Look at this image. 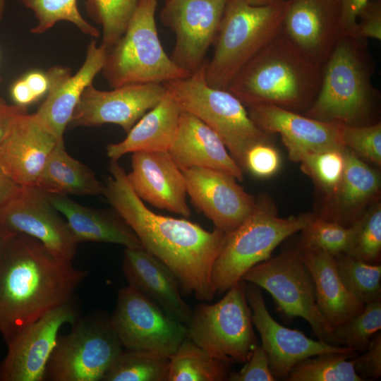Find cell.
<instances>
[{"mask_svg": "<svg viewBox=\"0 0 381 381\" xmlns=\"http://www.w3.org/2000/svg\"><path fill=\"white\" fill-rule=\"evenodd\" d=\"M111 176L103 195L134 231L143 248L176 276L181 294H194L210 301L215 295L212 270L227 234L215 228L207 231L186 219L158 214L144 204L132 189L118 160L111 159Z\"/></svg>", "mask_w": 381, "mask_h": 381, "instance_id": "obj_1", "label": "cell"}, {"mask_svg": "<svg viewBox=\"0 0 381 381\" xmlns=\"http://www.w3.org/2000/svg\"><path fill=\"white\" fill-rule=\"evenodd\" d=\"M87 274L54 256L35 238L16 234L0 258V334L6 344L73 298Z\"/></svg>", "mask_w": 381, "mask_h": 381, "instance_id": "obj_2", "label": "cell"}, {"mask_svg": "<svg viewBox=\"0 0 381 381\" xmlns=\"http://www.w3.org/2000/svg\"><path fill=\"white\" fill-rule=\"evenodd\" d=\"M322 75L323 68L281 30L238 72L227 90L246 107L271 104L306 111L319 92Z\"/></svg>", "mask_w": 381, "mask_h": 381, "instance_id": "obj_3", "label": "cell"}, {"mask_svg": "<svg viewBox=\"0 0 381 381\" xmlns=\"http://www.w3.org/2000/svg\"><path fill=\"white\" fill-rule=\"evenodd\" d=\"M375 70L367 41L341 35L323 67L319 92L304 115L351 126L376 123L373 115L380 92L372 83Z\"/></svg>", "mask_w": 381, "mask_h": 381, "instance_id": "obj_4", "label": "cell"}, {"mask_svg": "<svg viewBox=\"0 0 381 381\" xmlns=\"http://www.w3.org/2000/svg\"><path fill=\"white\" fill-rule=\"evenodd\" d=\"M284 3L255 6L227 0L214 42V55L205 65L210 86L227 90L245 65L282 30Z\"/></svg>", "mask_w": 381, "mask_h": 381, "instance_id": "obj_5", "label": "cell"}, {"mask_svg": "<svg viewBox=\"0 0 381 381\" xmlns=\"http://www.w3.org/2000/svg\"><path fill=\"white\" fill-rule=\"evenodd\" d=\"M205 65L186 78L163 85L182 110L195 115L220 137L243 171L247 150L257 143L270 142V134L254 123L235 95L207 83Z\"/></svg>", "mask_w": 381, "mask_h": 381, "instance_id": "obj_6", "label": "cell"}, {"mask_svg": "<svg viewBox=\"0 0 381 381\" xmlns=\"http://www.w3.org/2000/svg\"><path fill=\"white\" fill-rule=\"evenodd\" d=\"M306 223V214L279 217L271 199L265 194L260 195L247 219L227 234L212 270L215 294L226 292L250 268L270 258L275 248L301 231Z\"/></svg>", "mask_w": 381, "mask_h": 381, "instance_id": "obj_7", "label": "cell"}, {"mask_svg": "<svg viewBox=\"0 0 381 381\" xmlns=\"http://www.w3.org/2000/svg\"><path fill=\"white\" fill-rule=\"evenodd\" d=\"M157 6V0H138L125 32L108 52L102 73L111 87L164 83L190 75L168 56L161 44Z\"/></svg>", "mask_w": 381, "mask_h": 381, "instance_id": "obj_8", "label": "cell"}, {"mask_svg": "<svg viewBox=\"0 0 381 381\" xmlns=\"http://www.w3.org/2000/svg\"><path fill=\"white\" fill-rule=\"evenodd\" d=\"M241 280L266 290L287 318H303L319 340L341 346L318 308L311 274L297 245L255 265Z\"/></svg>", "mask_w": 381, "mask_h": 381, "instance_id": "obj_9", "label": "cell"}, {"mask_svg": "<svg viewBox=\"0 0 381 381\" xmlns=\"http://www.w3.org/2000/svg\"><path fill=\"white\" fill-rule=\"evenodd\" d=\"M226 292L218 302L195 308L186 325L187 337L226 363H245L258 343L245 282L239 281Z\"/></svg>", "mask_w": 381, "mask_h": 381, "instance_id": "obj_10", "label": "cell"}, {"mask_svg": "<svg viewBox=\"0 0 381 381\" xmlns=\"http://www.w3.org/2000/svg\"><path fill=\"white\" fill-rule=\"evenodd\" d=\"M123 349L109 318L79 317L59 336L44 380L102 381Z\"/></svg>", "mask_w": 381, "mask_h": 381, "instance_id": "obj_11", "label": "cell"}, {"mask_svg": "<svg viewBox=\"0 0 381 381\" xmlns=\"http://www.w3.org/2000/svg\"><path fill=\"white\" fill-rule=\"evenodd\" d=\"M109 321L126 350L169 358L187 337L184 324L128 285L119 289Z\"/></svg>", "mask_w": 381, "mask_h": 381, "instance_id": "obj_12", "label": "cell"}, {"mask_svg": "<svg viewBox=\"0 0 381 381\" xmlns=\"http://www.w3.org/2000/svg\"><path fill=\"white\" fill-rule=\"evenodd\" d=\"M227 0H165L162 23L176 35L171 59L191 74L205 63Z\"/></svg>", "mask_w": 381, "mask_h": 381, "instance_id": "obj_13", "label": "cell"}, {"mask_svg": "<svg viewBox=\"0 0 381 381\" xmlns=\"http://www.w3.org/2000/svg\"><path fill=\"white\" fill-rule=\"evenodd\" d=\"M79 310L72 298L28 325L8 344V351L0 363V381H43L59 330L73 324Z\"/></svg>", "mask_w": 381, "mask_h": 381, "instance_id": "obj_14", "label": "cell"}, {"mask_svg": "<svg viewBox=\"0 0 381 381\" xmlns=\"http://www.w3.org/2000/svg\"><path fill=\"white\" fill-rule=\"evenodd\" d=\"M0 223L8 231L41 242L54 256L72 261L78 243L67 222L38 188L21 187L1 211Z\"/></svg>", "mask_w": 381, "mask_h": 381, "instance_id": "obj_15", "label": "cell"}, {"mask_svg": "<svg viewBox=\"0 0 381 381\" xmlns=\"http://www.w3.org/2000/svg\"><path fill=\"white\" fill-rule=\"evenodd\" d=\"M245 293L253 325L260 333L275 380H286L291 368L305 358L323 353H356L344 346L312 339L278 323L266 307L262 289L255 284L245 282Z\"/></svg>", "mask_w": 381, "mask_h": 381, "instance_id": "obj_16", "label": "cell"}, {"mask_svg": "<svg viewBox=\"0 0 381 381\" xmlns=\"http://www.w3.org/2000/svg\"><path fill=\"white\" fill-rule=\"evenodd\" d=\"M166 92L163 83L130 84L109 91L98 90L91 83L82 93L68 126L95 127L112 123L127 133Z\"/></svg>", "mask_w": 381, "mask_h": 381, "instance_id": "obj_17", "label": "cell"}, {"mask_svg": "<svg viewBox=\"0 0 381 381\" xmlns=\"http://www.w3.org/2000/svg\"><path fill=\"white\" fill-rule=\"evenodd\" d=\"M282 31L323 68L342 35L339 0H285Z\"/></svg>", "mask_w": 381, "mask_h": 381, "instance_id": "obj_18", "label": "cell"}, {"mask_svg": "<svg viewBox=\"0 0 381 381\" xmlns=\"http://www.w3.org/2000/svg\"><path fill=\"white\" fill-rule=\"evenodd\" d=\"M181 171L192 203L215 228L229 234L252 212L255 198L237 183L234 176L201 167Z\"/></svg>", "mask_w": 381, "mask_h": 381, "instance_id": "obj_19", "label": "cell"}, {"mask_svg": "<svg viewBox=\"0 0 381 381\" xmlns=\"http://www.w3.org/2000/svg\"><path fill=\"white\" fill-rule=\"evenodd\" d=\"M108 52L93 40L87 46L85 61L76 73L59 66L47 71V96L34 114L59 143H64V132L82 93L102 71Z\"/></svg>", "mask_w": 381, "mask_h": 381, "instance_id": "obj_20", "label": "cell"}, {"mask_svg": "<svg viewBox=\"0 0 381 381\" xmlns=\"http://www.w3.org/2000/svg\"><path fill=\"white\" fill-rule=\"evenodd\" d=\"M246 108L250 119L260 129L269 134L280 135L293 162H299L311 152L345 147L341 138V123L319 121L271 104Z\"/></svg>", "mask_w": 381, "mask_h": 381, "instance_id": "obj_21", "label": "cell"}, {"mask_svg": "<svg viewBox=\"0 0 381 381\" xmlns=\"http://www.w3.org/2000/svg\"><path fill=\"white\" fill-rule=\"evenodd\" d=\"M126 177L143 201L185 218L190 216L183 174L167 151L133 152Z\"/></svg>", "mask_w": 381, "mask_h": 381, "instance_id": "obj_22", "label": "cell"}, {"mask_svg": "<svg viewBox=\"0 0 381 381\" xmlns=\"http://www.w3.org/2000/svg\"><path fill=\"white\" fill-rule=\"evenodd\" d=\"M59 144L61 143L34 114H20L0 144V166L20 187L35 186Z\"/></svg>", "mask_w": 381, "mask_h": 381, "instance_id": "obj_23", "label": "cell"}, {"mask_svg": "<svg viewBox=\"0 0 381 381\" xmlns=\"http://www.w3.org/2000/svg\"><path fill=\"white\" fill-rule=\"evenodd\" d=\"M122 269L131 286L167 315L186 325L193 310L185 302L174 273L143 247L125 248Z\"/></svg>", "mask_w": 381, "mask_h": 381, "instance_id": "obj_24", "label": "cell"}, {"mask_svg": "<svg viewBox=\"0 0 381 381\" xmlns=\"http://www.w3.org/2000/svg\"><path fill=\"white\" fill-rule=\"evenodd\" d=\"M181 169H215L243 179V171L220 137L195 115L182 110L174 141L167 151Z\"/></svg>", "mask_w": 381, "mask_h": 381, "instance_id": "obj_25", "label": "cell"}, {"mask_svg": "<svg viewBox=\"0 0 381 381\" xmlns=\"http://www.w3.org/2000/svg\"><path fill=\"white\" fill-rule=\"evenodd\" d=\"M297 246L311 274L318 308L332 329L361 313L365 305L344 285L336 268L334 257L300 241Z\"/></svg>", "mask_w": 381, "mask_h": 381, "instance_id": "obj_26", "label": "cell"}, {"mask_svg": "<svg viewBox=\"0 0 381 381\" xmlns=\"http://www.w3.org/2000/svg\"><path fill=\"white\" fill-rule=\"evenodd\" d=\"M52 205L67 222L78 243H108L125 248L143 247L134 231L114 210L80 205L67 195L47 194Z\"/></svg>", "mask_w": 381, "mask_h": 381, "instance_id": "obj_27", "label": "cell"}, {"mask_svg": "<svg viewBox=\"0 0 381 381\" xmlns=\"http://www.w3.org/2000/svg\"><path fill=\"white\" fill-rule=\"evenodd\" d=\"M182 109L167 91L162 100L146 112L121 141L107 146V155L118 160L139 151H168L175 138Z\"/></svg>", "mask_w": 381, "mask_h": 381, "instance_id": "obj_28", "label": "cell"}, {"mask_svg": "<svg viewBox=\"0 0 381 381\" xmlns=\"http://www.w3.org/2000/svg\"><path fill=\"white\" fill-rule=\"evenodd\" d=\"M344 154V175L339 188L330 198L334 209L322 217L349 227L364 212L363 208L378 194L380 177L376 170L346 147Z\"/></svg>", "mask_w": 381, "mask_h": 381, "instance_id": "obj_29", "label": "cell"}, {"mask_svg": "<svg viewBox=\"0 0 381 381\" xmlns=\"http://www.w3.org/2000/svg\"><path fill=\"white\" fill-rule=\"evenodd\" d=\"M34 187L46 194L85 196L103 195L105 183L89 167L71 157L61 143L50 155Z\"/></svg>", "mask_w": 381, "mask_h": 381, "instance_id": "obj_30", "label": "cell"}, {"mask_svg": "<svg viewBox=\"0 0 381 381\" xmlns=\"http://www.w3.org/2000/svg\"><path fill=\"white\" fill-rule=\"evenodd\" d=\"M167 381H226L230 364L211 355L188 337L169 358Z\"/></svg>", "mask_w": 381, "mask_h": 381, "instance_id": "obj_31", "label": "cell"}, {"mask_svg": "<svg viewBox=\"0 0 381 381\" xmlns=\"http://www.w3.org/2000/svg\"><path fill=\"white\" fill-rule=\"evenodd\" d=\"M358 353H323L305 358L291 370L287 381H363L351 358Z\"/></svg>", "mask_w": 381, "mask_h": 381, "instance_id": "obj_32", "label": "cell"}, {"mask_svg": "<svg viewBox=\"0 0 381 381\" xmlns=\"http://www.w3.org/2000/svg\"><path fill=\"white\" fill-rule=\"evenodd\" d=\"M169 358L140 351L123 350L102 381H167Z\"/></svg>", "mask_w": 381, "mask_h": 381, "instance_id": "obj_33", "label": "cell"}, {"mask_svg": "<svg viewBox=\"0 0 381 381\" xmlns=\"http://www.w3.org/2000/svg\"><path fill=\"white\" fill-rule=\"evenodd\" d=\"M336 268L346 289L364 305L381 298V265L346 253L334 257Z\"/></svg>", "mask_w": 381, "mask_h": 381, "instance_id": "obj_34", "label": "cell"}, {"mask_svg": "<svg viewBox=\"0 0 381 381\" xmlns=\"http://www.w3.org/2000/svg\"><path fill=\"white\" fill-rule=\"evenodd\" d=\"M25 6L35 14L37 23L31 33L42 34L60 21L73 24L82 32L97 37L99 31L90 24L80 14L78 0H21Z\"/></svg>", "mask_w": 381, "mask_h": 381, "instance_id": "obj_35", "label": "cell"}, {"mask_svg": "<svg viewBox=\"0 0 381 381\" xmlns=\"http://www.w3.org/2000/svg\"><path fill=\"white\" fill-rule=\"evenodd\" d=\"M352 235L346 253L370 264H380L381 256V204L377 200L351 225Z\"/></svg>", "mask_w": 381, "mask_h": 381, "instance_id": "obj_36", "label": "cell"}, {"mask_svg": "<svg viewBox=\"0 0 381 381\" xmlns=\"http://www.w3.org/2000/svg\"><path fill=\"white\" fill-rule=\"evenodd\" d=\"M345 147H330L311 152L299 162L303 172L329 198L337 191L344 175Z\"/></svg>", "mask_w": 381, "mask_h": 381, "instance_id": "obj_37", "label": "cell"}, {"mask_svg": "<svg viewBox=\"0 0 381 381\" xmlns=\"http://www.w3.org/2000/svg\"><path fill=\"white\" fill-rule=\"evenodd\" d=\"M138 0H87V9L102 28L103 45L109 51L125 32Z\"/></svg>", "mask_w": 381, "mask_h": 381, "instance_id": "obj_38", "label": "cell"}, {"mask_svg": "<svg viewBox=\"0 0 381 381\" xmlns=\"http://www.w3.org/2000/svg\"><path fill=\"white\" fill-rule=\"evenodd\" d=\"M300 241L321 249L335 257L346 253L351 242V226H344L319 215L306 214Z\"/></svg>", "mask_w": 381, "mask_h": 381, "instance_id": "obj_39", "label": "cell"}, {"mask_svg": "<svg viewBox=\"0 0 381 381\" xmlns=\"http://www.w3.org/2000/svg\"><path fill=\"white\" fill-rule=\"evenodd\" d=\"M381 329V298L365 304L363 310L334 329L341 346L363 352L373 336Z\"/></svg>", "mask_w": 381, "mask_h": 381, "instance_id": "obj_40", "label": "cell"}, {"mask_svg": "<svg viewBox=\"0 0 381 381\" xmlns=\"http://www.w3.org/2000/svg\"><path fill=\"white\" fill-rule=\"evenodd\" d=\"M342 141L345 147L366 160L381 164V123L342 125Z\"/></svg>", "mask_w": 381, "mask_h": 381, "instance_id": "obj_41", "label": "cell"}, {"mask_svg": "<svg viewBox=\"0 0 381 381\" xmlns=\"http://www.w3.org/2000/svg\"><path fill=\"white\" fill-rule=\"evenodd\" d=\"M280 163V156L275 147L270 142H262L247 150L243 171L258 178H268L278 171Z\"/></svg>", "mask_w": 381, "mask_h": 381, "instance_id": "obj_42", "label": "cell"}, {"mask_svg": "<svg viewBox=\"0 0 381 381\" xmlns=\"http://www.w3.org/2000/svg\"><path fill=\"white\" fill-rule=\"evenodd\" d=\"M230 381H275L268 357L261 344L253 349L243 367L238 372H230Z\"/></svg>", "mask_w": 381, "mask_h": 381, "instance_id": "obj_43", "label": "cell"}, {"mask_svg": "<svg viewBox=\"0 0 381 381\" xmlns=\"http://www.w3.org/2000/svg\"><path fill=\"white\" fill-rule=\"evenodd\" d=\"M353 368L363 380H374L381 376V333L376 332L368 348L351 358Z\"/></svg>", "mask_w": 381, "mask_h": 381, "instance_id": "obj_44", "label": "cell"}, {"mask_svg": "<svg viewBox=\"0 0 381 381\" xmlns=\"http://www.w3.org/2000/svg\"><path fill=\"white\" fill-rule=\"evenodd\" d=\"M355 37L366 40H381V2L370 0L360 13L355 31Z\"/></svg>", "mask_w": 381, "mask_h": 381, "instance_id": "obj_45", "label": "cell"}, {"mask_svg": "<svg viewBox=\"0 0 381 381\" xmlns=\"http://www.w3.org/2000/svg\"><path fill=\"white\" fill-rule=\"evenodd\" d=\"M370 0H339L341 10V32L355 37L358 17Z\"/></svg>", "mask_w": 381, "mask_h": 381, "instance_id": "obj_46", "label": "cell"}, {"mask_svg": "<svg viewBox=\"0 0 381 381\" xmlns=\"http://www.w3.org/2000/svg\"><path fill=\"white\" fill-rule=\"evenodd\" d=\"M25 113H28L25 106L15 104L0 107V144L8 134L16 118Z\"/></svg>", "mask_w": 381, "mask_h": 381, "instance_id": "obj_47", "label": "cell"}, {"mask_svg": "<svg viewBox=\"0 0 381 381\" xmlns=\"http://www.w3.org/2000/svg\"><path fill=\"white\" fill-rule=\"evenodd\" d=\"M21 187L16 184L0 166V211L20 192Z\"/></svg>", "mask_w": 381, "mask_h": 381, "instance_id": "obj_48", "label": "cell"}, {"mask_svg": "<svg viewBox=\"0 0 381 381\" xmlns=\"http://www.w3.org/2000/svg\"><path fill=\"white\" fill-rule=\"evenodd\" d=\"M11 95L15 104L20 106L27 107V105L37 100L23 78L13 84Z\"/></svg>", "mask_w": 381, "mask_h": 381, "instance_id": "obj_49", "label": "cell"}, {"mask_svg": "<svg viewBox=\"0 0 381 381\" xmlns=\"http://www.w3.org/2000/svg\"><path fill=\"white\" fill-rule=\"evenodd\" d=\"M23 79L30 87L37 99L47 92L48 80L46 74L40 71H32L27 74Z\"/></svg>", "mask_w": 381, "mask_h": 381, "instance_id": "obj_50", "label": "cell"}, {"mask_svg": "<svg viewBox=\"0 0 381 381\" xmlns=\"http://www.w3.org/2000/svg\"><path fill=\"white\" fill-rule=\"evenodd\" d=\"M15 233H13L6 229L0 223V258L3 255L9 241L15 235Z\"/></svg>", "mask_w": 381, "mask_h": 381, "instance_id": "obj_51", "label": "cell"}, {"mask_svg": "<svg viewBox=\"0 0 381 381\" xmlns=\"http://www.w3.org/2000/svg\"><path fill=\"white\" fill-rule=\"evenodd\" d=\"M250 4L255 6H264L277 4L282 2L284 0H243Z\"/></svg>", "mask_w": 381, "mask_h": 381, "instance_id": "obj_52", "label": "cell"}, {"mask_svg": "<svg viewBox=\"0 0 381 381\" xmlns=\"http://www.w3.org/2000/svg\"><path fill=\"white\" fill-rule=\"evenodd\" d=\"M5 9V0H0V21L3 18Z\"/></svg>", "mask_w": 381, "mask_h": 381, "instance_id": "obj_53", "label": "cell"}, {"mask_svg": "<svg viewBox=\"0 0 381 381\" xmlns=\"http://www.w3.org/2000/svg\"><path fill=\"white\" fill-rule=\"evenodd\" d=\"M1 81V77L0 75V83ZM6 104H7L6 102L4 100V99L0 97V107L5 106Z\"/></svg>", "mask_w": 381, "mask_h": 381, "instance_id": "obj_54", "label": "cell"}, {"mask_svg": "<svg viewBox=\"0 0 381 381\" xmlns=\"http://www.w3.org/2000/svg\"><path fill=\"white\" fill-rule=\"evenodd\" d=\"M164 1H165V0H164Z\"/></svg>", "mask_w": 381, "mask_h": 381, "instance_id": "obj_55", "label": "cell"}]
</instances>
